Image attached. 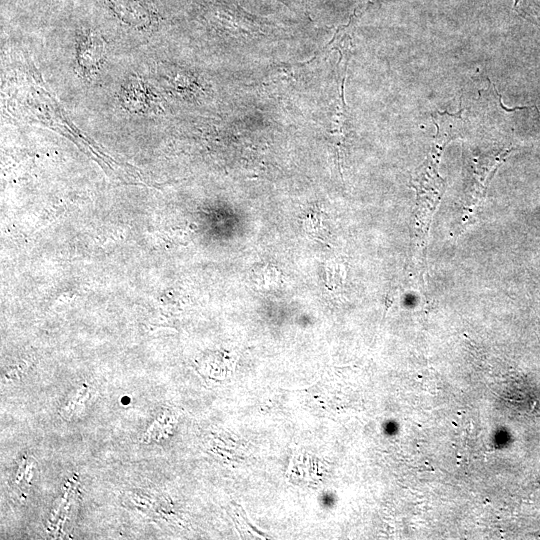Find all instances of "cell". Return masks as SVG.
<instances>
[{"instance_id":"1","label":"cell","mask_w":540,"mask_h":540,"mask_svg":"<svg viewBox=\"0 0 540 540\" xmlns=\"http://www.w3.org/2000/svg\"><path fill=\"white\" fill-rule=\"evenodd\" d=\"M440 156L441 152L433 148L427 160L415 171L412 180L417 192L416 219L421 221L420 228H423L424 234L444 189V181L437 173Z\"/></svg>"},{"instance_id":"2","label":"cell","mask_w":540,"mask_h":540,"mask_svg":"<svg viewBox=\"0 0 540 540\" xmlns=\"http://www.w3.org/2000/svg\"><path fill=\"white\" fill-rule=\"evenodd\" d=\"M76 50L78 68L85 77H91L103 60V39L91 30H84L78 37Z\"/></svg>"},{"instance_id":"3","label":"cell","mask_w":540,"mask_h":540,"mask_svg":"<svg viewBox=\"0 0 540 540\" xmlns=\"http://www.w3.org/2000/svg\"><path fill=\"white\" fill-rule=\"evenodd\" d=\"M108 6L123 23L148 29L157 21V15L142 0H108Z\"/></svg>"},{"instance_id":"4","label":"cell","mask_w":540,"mask_h":540,"mask_svg":"<svg viewBox=\"0 0 540 540\" xmlns=\"http://www.w3.org/2000/svg\"><path fill=\"white\" fill-rule=\"evenodd\" d=\"M121 102L126 109L138 113L149 112L156 106L155 96L139 80H131L123 86Z\"/></svg>"},{"instance_id":"5","label":"cell","mask_w":540,"mask_h":540,"mask_svg":"<svg viewBox=\"0 0 540 540\" xmlns=\"http://www.w3.org/2000/svg\"><path fill=\"white\" fill-rule=\"evenodd\" d=\"M461 112V109L457 115L438 112L436 115L432 116L438 129L434 143L435 148L443 151L449 141L459 136L464 123Z\"/></svg>"}]
</instances>
